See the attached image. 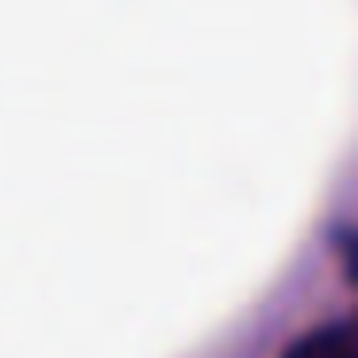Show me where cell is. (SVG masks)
<instances>
[{
    "mask_svg": "<svg viewBox=\"0 0 358 358\" xmlns=\"http://www.w3.org/2000/svg\"><path fill=\"white\" fill-rule=\"evenodd\" d=\"M281 358H358V339L350 320H335V324H320L296 343Z\"/></svg>",
    "mask_w": 358,
    "mask_h": 358,
    "instance_id": "obj_1",
    "label": "cell"
}]
</instances>
